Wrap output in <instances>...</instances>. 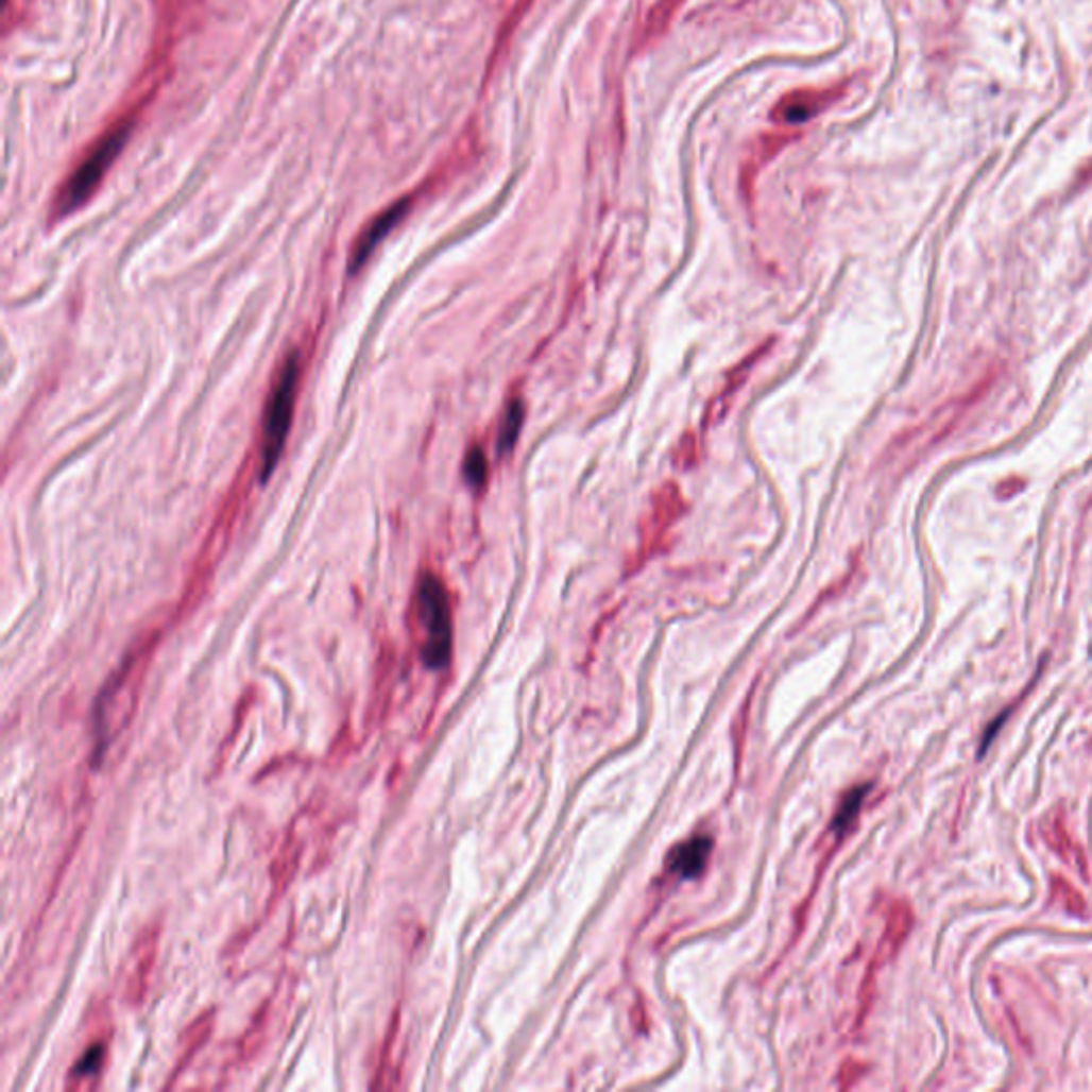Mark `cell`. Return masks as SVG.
Wrapping results in <instances>:
<instances>
[{"label": "cell", "instance_id": "1", "mask_svg": "<svg viewBox=\"0 0 1092 1092\" xmlns=\"http://www.w3.org/2000/svg\"><path fill=\"white\" fill-rule=\"evenodd\" d=\"M300 376H302V355L291 353L285 361L276 385L271 389V395L267 399L265 408V421H262V442H260V480L265 482L273 470H276L287 436L293 423V410L300 389Z\"/></svg>", "mask_w": 1092, "mask_h": 1092}, {"label": "cell", "instance_id": "2", "mask_svg": "<svg viewBox=\"0 0 1092 1092\" xmlns=\"http://www.w3.org/2000/svg\"><path fill=\"white\" fill-rule=\"evenodd\" d=\"M414 609L421 630V660L429 670H442L453 653V619L446 590L438 577L429 573L421 577Z\"/></svg>", "mask_w": 1092, "mask_h": 1092}, {"label": "cell", "instance_id": "3", "mask_svg": "<svg viewBox=\"0 0 1092 1092\" xmlns=\"http://www.w3.org/2000/svg\"><path fill=\"white\" fill-rule=\"evenodd\" d=\"M141 653L131 655L114 679L105 685L103 694L97 702V736L99 743L105 745L112 736H116L133 717L137 706V683H141Z\"/></svg>", "mask_w": 1092, "mask_h": 1092}, {"label": "cell", "instance_id": "4", "mask_svg": "<svg viewBox=\"0 0 1092 1092\" xmlns=\"http://www.w3.org/2000/svg\"><path fill=\"white\" fill-rule=\"evenodd\" d=\"M131 131H133V124H122L116 131H112L97 146V150L78 167V171L71 175V180L65 184V188L58 197L61 214L75 211L80 205H84L92 197V192L101 184L107 169L114 165L118 154L124 150Z\"/></svg>", "mask_w": 1092, "mask_h": 1092}, {"label": "cell", "instance_id": "5", "mask_svg": "<svg viewBox=\"0 0 1092 1092\" xmlns=\"http://www.w3.org/2000/svg\"><path fill=\"white\" fill-rule=\"evenodd\" d=\"M158 939H160V931L158 926H148L135 941L133 950H131V958L126 962V969H124V1001L129 1005H141L146 994H148V988H150V977H152V971H154V965H156V952H158Z\"/></svg>", "mask_w": 1092, "mask_h": 1092}, {"label": "cell", "instance_id": "6", "mask_svg": "<svg viewBox=\"0 0 1092 1092\" xmlns=\"http://www.w3.org/2000/svg\"><path fill=\"white\" fill-rule=\"evenodd\" d=\"M843 92H846L843 86L824 88V90H819V88L791 90L777 101V105L770 112V118L774 122L787 124V126L804 124V122L817 118L824 109H829L835 101H839Z\"/></svg>", "mask_w": 1092, "mask_h": 1092}, {"label": "cell", "instance_id": "7", "mask_svg": "<svg viewBox=\"0 0 1092 1092\" xmlns=\"http://www.w3.org/2000/svg\"><path fill=\"white\" fill-rule=\"evenodd\" d=\"M410 209V199H402L397 203H393L389 209H385L363 233L361 237L357 239L355 248H353V254H351V260H348V271L351 273H357L365 260L372 256V252L376 250V245L404 220V216L408 214Z\"/></svg>", "mask_w": 1092, "mask_h": 1092}, {"label": "cell", "instance_id": "8", "mask_svg": "<svg viewBox=\"0 0 1092 1092\" xmlns=\"http://www.w3.org/2000/svg\"><path fill=\"white\" fill-rule=\"evenodd\" d=\"M711 852H713L711 837H704V835L694 837V839L677 846L670 852V856L666 860L668 873H672L679 880H696L706 869Z\"/></svg>", "mask_w": 1092, "mask_h": 1092}, {"label": "cell", "instance_id": "9", "mask_svg": "<svg viewBox=\"0 0 1092 1092\" xmlns=\"http://www.w3.org/2000/svg\"><path fill=\"white\" fill-rule=\"evenodd\" d=\"M105 1060H107V1039H97L95 1043H90L84 1050L80 1060L73 1064L69 1079H67V1088H73V1090L95 1088L103 1073Z\"/></svg>", "mask_w": 1092, "mask_h": 1092}, {"label": "cell", "instance_id": "10", "mask_svg": "<svg viewBox=\"0 0 1092 1092\" xmlns=\"http://www.w3.org/2000/svg\"><path fill=\"white\" fill-rule=\"evenodd\" d=\"M214 1030V1011L201 1013L180 1037V1052H177V1064L173 1071V1077L182 1073V1069L192 1060V1056L207 1043L209 1035Z\"/></svg>", "mask_w": 1092, "mask_h": 1092}, {"label": "cell", "instance_id": "11", "mask_svg": "<svg viewBox=\"0 0 1092 1092\" xmlns=\"http://www.w3.org/2000/svg\"><path fill=\"white\" fill-rule=\"evenodd\" d=\"M300 856H302V848L295 839H289L285 843V848L280 850V854L276 856V860H273L271 865V884H273V899H278L285 894L287 886L291 884V880L295 877V871L300 867Z\"/></svg>", "mask_w": 1092, "mask_h": 1092}, {"label": "cell", "instance_id": "12", "mask_svg": "<svg viewBox=\"0 0 1092 1092\" xmlns=\"http://www.w3.org/2000/svg\"><path fill=\"white\" fill-rule=\"evenodd\" d=\"M683 3L685 0H658L645 18V24L641 31V46H647L653 39L662 37L670 29V24H672L675 16L679 14V10L683 7Z\"/></svg>", "mask_w": 1092, "mask_h": 1092}, {"label": "cell", "instance_id": "13", "mask_svg": "<svg viewBox=\"0 0 1092 1092\" xmlns=\"http://www.w3.org/2000/svg\"><path fill=\"white\" fill-rule=\"evenodd\" d=\"M523 416H525V408L518 399H514L506 414H504V421H501V429H499V453H508L514 442H516V436L521 433V427H523Z\"/></svg>", "mask_w": 1092, "mask_h": 1092}, {"label": "cell", "instance_id": "14", "mask_svg": "<svg viewBox=\"0 0 1092 1092\" xmlns=\"http://www.w3.org/2000/svg\"><path fill=\"white\" fill-rule=\"evenodd\" d=\"M867 791H869V785H863V787H856V789H852V791L848 794V798L843 800V804H841L839 813L835 815V824H833V829H835V831H841V833H843V831H848V826L854 822L856 815H858V811H860V806H863V802H865Z\"/></svg>", "mask_w": 1092, "mask_h": 1092}, {"label": "cell", "instance_id": "15", "mask_svg": "<svg viewBox=\"0 0 1092 1092\" xmlns=\"http://www.w3.org/2000/svg\"><path fill=\"white\" fill-rule=\"evenodd\" d=\"M487 457L482 453L480 446H474L467 457H465V463H463V474H465V480L474 487V489H480L487 480Z\"/></svg>", "mask_w": 1092, "mask_h": 1092}]
</instances>
